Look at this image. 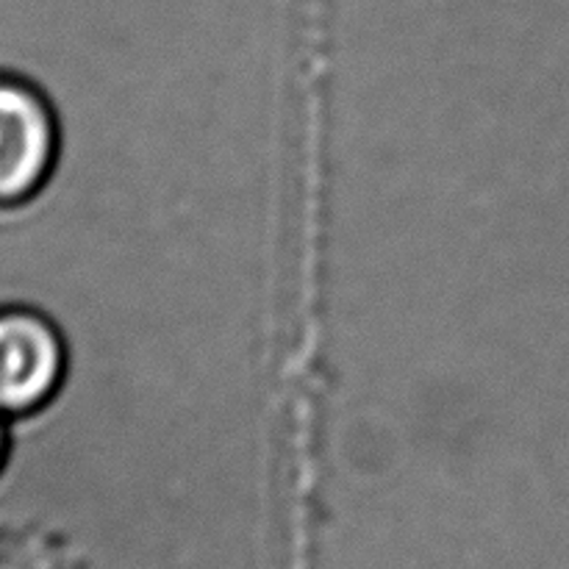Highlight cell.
<instances>
[{
  "instance_id": "obj_1",
  "label": "cell",
  "mask_w": 569,
  "mask_h": 569,
  "mask_svg": "<svg viewBox=\"0 0 569 569\" xmlns=\"http://www.w3.org/2000/svg\"><path fill=\"white\" fill-rule=\"evenodd\" d=\"M59 159V120L42 89L0 70V209L31 203Z\"/></svg>"
},
{
  "instance_id": "obj_2",
  "label": "cell",
  "mask_w": 569,
  "mask_h": 569,
  "mask_svg": "<svg viewBox=\"0 0 569 569\" xmlns=\"http://www.w3.org/2000/svg\"><path fill=\"white\" fill-rule=\"evenodd\" d=\"M67 345L59 326L31 306H0V417H31L59 395Z\"/></svg>"
},
{
  "instance_id": "obj_3",
  "label": "cell",
  "mask_w": 569,
  "mask_h": 569,
  "mask_svg": "<svg viewBox=\"0 0 569 569\" xmlns=\"http://www.w3.org/2000/svg\"><path fill=\"white\" fill-rule=\"evenodd\" d=\"M6 453H9V439H6V426L0 422V470H3Z\"/></svg>"
}]
</instances>
